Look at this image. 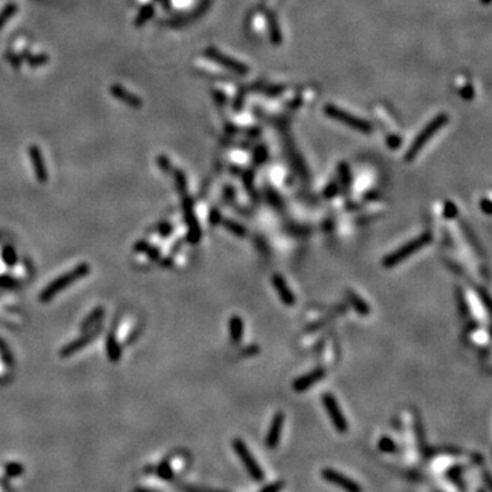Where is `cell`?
<instances>
[{"label":"cell","mask_w":492,"mask_h":492,"mask_svg":"<svg viewBox=\"0 0 492 492\" xmlns=\"http://www.w3.org/2000/svg\"><path fill=\"white\" fill-rule=\"evenodd\" d=\"M431 241H432L431 233H424L420 237H417V238L412 240L408 244L402 245L395 252L390 253L388 256H386V257L383 258V267H386V268H394V267L399 266L404 260L409 258L414 253L418 252L420 249H422L424 246L431 244Z\"/></svg>","instance_id":"cell-1"},{"label":"cell","mask_w":492,"mask_h":492,"mask_svg":"<svg viewBox=\"0 0 492 492\" xmlns=\"http://www.w3.org/2000/svg\"><path fill=\"white\" fill-rule=\"evenodd\" d=\"M447 122L448 116L446 114H439L438 116H435L434 119L431 120L430 123L427 124L425 127L421 130V133L414 138V141L412 142V145H410V148L406 152V155H405V160L406 161H412V160L416 159L417 155L420 153V151L424 148L427 142L430 141L431 138L434 137L435 134L438 133Z\"/></svg>","instance_id":"cell-2"},{"label":"cell","mask_w":492,"mask_h":492,"mask_svg":"<svg viewBox=\"0 0 492 492\" xmlns=\"http://www.w3.org/2000/svg\"><path fill=\"white\" fill-rule=\"evenodd\" d=\"M89 266L88 264H81V266L76 267L74 270L70 271L69 274H64L63 276L58 278L56 280H53L52 283L49 284L48 287L45 288L44 291L41 293L40 300L41 301H49L51 298L55 297V294H58L60 290H63L67 286H70V283L76 282V280L84 278L85 275H88Z\"/></svg>","instance_id":"cell-3"},{"label":"cell","mask_w":492,"mask_h":492,"mask_svg":"<svg viewBox=\"0 0 492 492\" xmlns=\"http://www.w3.org/2000/svg\"><path fill=\"white\" fill-rule=\"evenodd\" d=\"M324 114L330 118H333L337 122H341V123L349 126L351 129L357 130L359 133L364 134H369L372 132V126L369 122H367L363 118H358V116L351 115L349 112L343 111L342 108H338V107L333 106V104H327L324 107Z\"/></svg>","instance_id":"cell-4"},{"label":"cell","mask_w":492,"mask_h":492,"mask_svg":"<svg viewBox=\"0 0 492 492\" xmlns=\"http://www.w3.org/2000/svg\"><path fill=\"white\" fill-rule=\"evenodd\" d=\"M321 402H323V406L324 409H325V412H327L328 417H330V420H331V422H333L334 428H335L339 434H345V432H347L349 425H347L345 414H343V412H342L341 406H339V404H338V401L335 399V397H334L331 392H325V394L323 395V398H321Z\"/></svg>","instance_id":"cell-5"},{"label":"cell","mask_w":492,"mask_h":492,"mask_svg":"<svg viewBox=\"0 0 492 492\" xmlns=\"http://www.w3.org/2000/svg\"><path fill=\"white\" fill-rule=\"evenodd\" d=\"M233 447H234V451L237 452V455L240 457L241 462L244 464V466L248 470V473L252 476L253 479L256 481H261L264 479V472L261 470L260 465L257 464V461L254 460V457L252 455V452L249 451L248 446L242 442L241 439H235L233 442Z\"/></svg>","instance_id":"cell-6"},{"label":"cell","mask_w":492,"mask_h":492,"mask_svg":"<svg viewBox=\"0 0 492 492\" xmlns=\"http://www.w3.org/2000/svg\"><path fill=\"white\" fill-rule=\"evenodd\" d=\"M321 477L327 483H331L334 485H337V487L342 488L345 492H363V488L359 487L354 480H351L350 477L342 475V473H339L337 470L330 469V468H324L321 470Z\"/></svg>","instance_id":"cell-7"},{"label":"cell","mask_w":492,"mask_h":492,"mask_svg":"<svg viewBox=\"0 0 492 492\" xmlns=\"http://www.w3.org/2000/svg\"><path fill=\"white\" fill-rule=\"evenodd\" d=\"M205 55L208 56L209 59H212L213 62L219 63L222 64L223 67H226L228 70H233L238 74H246L249 71V67L245 64V63L237 60V59H233L230 56H227L223 52H220L219 49H216L215 47H209V48L205 49Z\"/></svg>","instance_id":"cell-8"},{"label":"cell","mask_w":492,"mask_h":492,"mask_svg":"<svg viewBox=\"0 0 492 492\" xmlns=\"http://www.w3.org/2000/svg\"><path fill=\"white\" fill-rule=\"evenodd\" d=\"M325 376V371L323 368H315L311 372L302 375L298 379L293 381V390L297 392H304V391L309 390L311 387H313L316 383H319L321 379Z\"/></svg>","instance_id":"cell-9"},{"label":"cell","mask_w":492,"mask_h":492,"mask_svg":"<svg viewBox=\"0 0 492 492\" xmlns=\"http://www.w3.org/2000/svg\"><path fill=\"white\" fill-rule=\"evenodd\" d=\"M284 420H286V417H284V414L282 412L276 413L275 416H274V418L271 420L270 430H268V432H267V439H266L267 446H268V448H271V450L276 448V446L279 444L280 435H282V430H283V425H284Z\"/></svg>","instance_id":"cell-10"},{"label":"cell","mask_w":492,"mask_h":492,"mask_svg":"<svg viewBox=\"0 0 492 492\" xmlns=\"http://www.w3.org/2000/svg\"><path fill=\"white\" fill-rule=\"evenodd\" d=\"M271 282H272V286H274L276 293L279 296L280 301L283 302L284 305L293 306L296 304V297H294L291 288L288 287L287 282H286L283 276L279 275V274H275V275L271 278Z\"/></svg>","instance_id":"cell-11"},{"label":"cell","mask_w":492,"mask_h":492,"mask_svg":"<svg viewBox=\"0 0 492 492\" xmlns=\"http://www.w3.org/2000/svg\"><path fill=\"white\" fill-rule=\"evenodd\" d=\"M183 208H185V216H186V223L189 224V238L191 242H199L200 240V226L197 219L193 212V204L191 200L187 195H183Z\"/></svg>","instance_id":"cell-12"},{"label":"cell","mask_w":492,"mask_h":492,"mask_svg":"<svg viewBox=\"0 0 492 492\" xmlns=\"http://www.w3.org/2000/svg\"><path fill=\"white\" fill-rule=\"evenodd\" d=\"M29 156H30L33 167H35L37 179H39L40 182L47 181V169H45L44 160H43L40 149L36 147V145H31V147L29 148Z\"/></svg>","instance_id":"cell-13"},{"label":"cell","mask_w":492,"mask_h":492,"mask_svg":"<svg viewBox=\"0 0 492 492\" xmlns=\"http://www.w3.org/2000/svg\"><path fill=\"white\" fill-rule=\"evenodd\" d=\"M111 93L114 94L118 100L123 102L124 104H127V106L130 107H136V108H138V107L142 106L141 99L137 97L136 94H133L132 92H129V90H126V89H124L123 86H120V85H112Z\"/></svg>","instance_id":"cell-14"},{"label":"cell","mask_w":492,"mask_h":492,"mask_svg":"<svg viewBox=\"0 0 492 492\" xmlns=\"http://www.w3.org/2000/svg\"><path fill=\"white\" fill-rule=\"evenodd\" d=\"M228 334L233 343H241L244 338V320L240 316H233L228 321Z\"/></svg>","instance_id":"cell-15"},{"label":"cell","mask_w":492,"mask_h":492,"mask_svg":"<svg viewBox=\"0 0 492 492\" xmlns=\"http://www.w3.org/2000/svg\"><path fill=\"white\" fill-rule=\"evenodd\" d=\"M347 300L350 302V305L353 306V309L361 316H368L371 313V308H369L368 304L364 301L358 294L354 293L353 290L347 291Z\"/></svg>","instance_id":"cell-16"},{"label":"cell","mask_w":492,"mask_h":492,"mask_svg":"<svg viewBox=\"0 0 492 492\" xmlns=\"http://www.w3.org/2000/svg\"><path fill=\"white\" fill-rule=\"evenodd\" d=\"M153 14H155V9H153V6H152V5L144 6V7L141 9V11L138 13L134 25H136V26H138V27L142 26V25H145V23H147L148 21H149V19L153 17Z\"/></svg>","instance_id":"cell-17"},{"label":"cell","mask_w":492,"mask_h":492,"mask_svg":"<svg viewBox=\"0 0 492 492\" xmlns=\"http://www.w3.org/2000/svg\"><path fill=\"white\" fill-rule=\"evenodd\" d=\"M338 170H339V178H341V185L343 187H345L346 190L350 187V185H351V173H350V169H349V166L346 163H341L339 164V167H338Z\"/></svg>","instance_id":"cell-18"},{"label":"cell","mask_w":492,"mask_h":492,"mask_svg":"<svg viewBox=\"0 0 492 492\" xmlns=\"http://www.w3.org/2000/svg\"><path fill=\"white\" fill-rule=\"evenodd\" d=\"M224 227L237 237H245L246 235V228L240 223L234 222V220H224Z\"/></svg>","instance_id":"cell-19"},{"label":"cell","mask_w":492,"mask_h":492,"mask_svg":"<svg viewBox=\"0 0 492 492\" xmlns=\"http://www.w3.org/2000/svg\"><path fill=\"white\" fill-rule=\"evenodd\" d=\"M379 450L383 452H394L397 450V444L394 443V440L390 439L388 436H381L379 443H377Z\"/></svg>","instance_id":"cell-20"},{"label":"cell","mask_w":492,"mask_h":492,"mask_svg":"<svg viewBox=\"0 0 492 492\" xmlns=\"http://www.w3.org/2000/svg\"><path fill=\"white\" fill-rule=\"evenodd\" d=\"M270 33H271V39L275 44H279L282 41V36H280V30H279V25L276 22V18L270 17Z\"/></svg>","instance_id":"cell-21"},{"label":"cell","mask_w":492,"mask_h":492,"mask_svg":"<svg viewBox=\"0 0 492 492\" xmlns=\"http://www.w3.org/2000/svg\"><path fill=\"white\" fill-rule=\"evenodd\" d=\"M17 10H18L17 5H9V6H6L5 9H3V11H0V29L5 26V23L9 21L10 18L13 17L14 14L17 13Z\"/></svg>","instance_id":"cell-22"},{"label":"cell","mask_w":492,"mask_h":492,"mask_svg":"<svg viewBox=\"0 0 492 492\" xmlns=\"http://www.w3.org/2000/svg\"><path fill=\"white\" fill-rule=\"evenodd\" d=\"M174 175H175V181H177L178 189H179V191H181L182 194L185 195V193H186V190H187L186 177H185V175H183V173H182V171H179V170H175V171H174Z\"/></svg>","instance_id":"cell-23"},{"label":"cell","mask_w":492,"mask_h":492,"mask_svg":"<svg viewBox=\"0 0 492 492\" xmlns=\"http://www.w3.org/2000/svg\"><path fill=\"white\" fill-rule=\"evenodd\" d=\"M26 60L31 67H37V66H41V64H44V63L48 62V56H47L45 53H40V55H33V56H30V55H29V56H26Z\"/></svg>","instance_id":"cell-24"},{"label":"cell","mask_w":492,"mask_h":492,"mask_svg":"<svg viewBox=\"0 0 492 492\" xmlns=\"http://www.w3.org/2000/svg\"><path fill=\"white\" fill-rule=\"evenodd\" d=\"M107 349H108V355L111 357L114 361L119 358V347L116 346V343L114 342V338L108 337V341H107Z\"/></svg>","instance_id":"cell-25"},{"label":"cell","mask_w":492,"mask_h":492,"mask_svg":"<svg viewBox=\"0 0 492 492\" xmlns=\"http://www.w3.org/2000/svg\"><path fill=\"white\" fill-rule=\"evenodd\" d=\"M443 213L446 219H454L458 216V208L455 207V204H452L451 201H446Z\"/></svg>","instance_id":"cell-26"},{"label":"cell","mask_w":492,"mask_h":492,"mask_svg":"<svg viewBox=\"0 0 492 492\" xmlns=\"http://www.w3.org/2000/svg\"><path fill=\"white\" fill-rule=\"evenodd\" d=\"M268 157V152H267L266 147H258L254 152V163L256 164H263Z\"/></svg>","instance_id":"cell-27"},{"label":"cell","mask_w":492,"mask_h":492,"mask_svg":"<svg viewBox=\"0 0 492 492\" xmlns=\"http://www.w3.org/2000/svg\"><path fill=\"white\" fill-rule=\"evenodd\" d=\"M338 193H339V186H338L337 183H331V185H328L327 189L324 190V197H325V199H333V197H335Z\"/></svg>","instance_id":"cell-28"},{"label":"cell","mask_w":492,"mask_h":492,"mask_svg":"<svg viewBox=\"0 0 492 492\" xmlns=\"http://www.w3.org/2000/svg\"><path fill=\"white\" fill-rule=\"evenodd\" d=\"M284 487V484L282 481L279 483H272L270 485H267L261 489V492H280V489Z\"/></svg>","instance_id":"cell-29"},{"label":"cell","mask_w":492,"mask_h":492,"mask_svg":"<svg viewBox=\"0 0 492 492\" xmlns=\"http://www.w3.org/2000/svg\"><path fill=\"white\" fill-rule=\"evenodd\" d=\"M157 163H159V167L161 170H166V171H169L170 170V161L166 156H159V157H157Z\"/></svg>","instance_id":"cell-30"},{"label":"cell","mask_w":492,"mask_h":492,"mask_svg":"<svg viewBox=\"0 0 492 492\" xmlns=\"http://www.w3.org/2000/svg\"><path fill=\"white\" fill-rule=\"evenodd\" d=\"M461 94H462V97L465 99V100H472V97H473V88H472V85L465 86V89L462 90Z\"/></svg>","instance_id":"cell-31"},{"label":"cell","mask_w":492,"mask_h":492,"mask_svg":"<svg viewBox=\"0 0 492 492\" xmlns=\"http://www.w3.org/2000/svg\"><path fill=\"white\" fill-rule=\"evenodd\" d=\"M245 186L249 191H250V189L253 190V173L245 174Z\"/></svg>","instance_id":"cell-32"},{"label":"cell","mask_w":492,"mask_h":492,"mask_svg":"<svg viewBox=\"0 0 492 492\" xmlns=\"http://www.w3.org/2000/svg\"><path fill=\"white\" fill-rule=\"evenodd\" d=\"M480 207H481V209H483L484 212L487 213V215H489V213H491V201H489L488 199L481 200V203H480Z\"/></svg>","instance_id":"cell-33"},{"label":"cell","mask_w":492,"mask_h":492,"mask_svg":"<svg viewBox=\"0 0 492 492\" xmlns=\"http://www.w3.org/2000/svg\"><path fill=\"white\" fill-rule=\"evenodd\" d=\"M7 58H9L10 62L13 63V66L15 67V69H19V66H21V63H19V60H18V59L15 58L14 55H11V56H10V55H7Z\"/></svg>","instance_id":"cell-34"},{"label":"cell","mask_w":492,"mask_h":492,"mask_svg":"<svg viewBox=\"0 0 492 492\" xmlns=\"http://www.w3.org/2000/svg\"><path fill=\"white\" fill-rule=\"evenodd\" d=\"M219 220H220V213L215 212V211H213V212H212V223H217Z\"/></svg>","instance_id":"cell-35"},{"label":"cell","mask_w":492,"mask_h":492,"mask_svg":"<svg viewBox=\"0 0 492 492\" xmlns=\"http://www.w3.org/2000/svg\"><path fill=\"white\" fill-rule=\"evenodd\" d=\"M480 2H481V3H484V5H488V3H489L491 0H480Z\"/></svg>","instance_id":"cell-36"}]
</instances>
